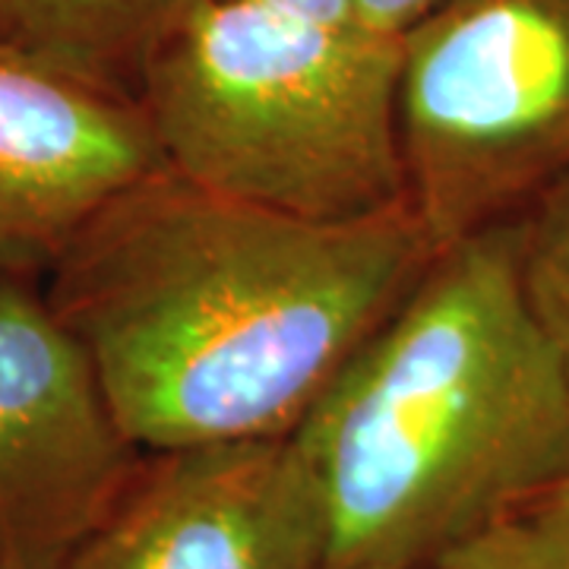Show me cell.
<instances>
[{
  "instance_id": "52a82bcc",
  "label": "cell",
  "mask_w": 569,
  "mask_h": 569,
  "mask_svg": "<svg viewBox=\"0 0 569 569\" xmlns=\"http://www.w3.org/2000/svg\"><path fill=\"white\" fill-rule=\"evenodd\" d=\"M162 164L133 96L0 44V279H48L86 224Z\"/></svg>"
},
{
  "instance_id": "4fadbf2b",
  "label": "cell",
  "mask_w": 569,
  "mask_h": 569,
  "mask_svg": "<svg viewBox=\"0 0 569 569\" xmlns=\"http://www.w3.org/2000/svg\"><path fill=\"white\" fill-rule=\"evenodd\" d=\"M529 509H535V512L548 522L550 529L557 531V535L569 545V475Z\"/></svg>"
},
{
  "instance_id": "3957f363",
  "label": "cell",
  "mask_w": 569,
  "mask_h": 569,
  "mask_svg": "<svg viewBox=\"0 0 569 569\" xmlns=\"http://www.w3.org/2000/svg\"><path fill=\"white\" fill-rule=\"evenodd\" d=\"M402 39L298 20L257 0H193L142 70L164 164L231 200L310 222L408 203Z\"/></svg>"
},
{
  "instance_id": "ba28073f",
  "label": "cell",
  "mask_w": 569,
  "mask_h": 569,
  "mask_svg": "<svg viewBox=\"0 0 569 569\" xmlns=\"http://www.w3.org/2000/svg\"><path fill=\"white\" fill-rule=\"evenodd\" d=\"M193 0H0V44L137 99L142 70Z\"/></svg>"
},
{
  "instance_id": "6da1fadb",
  "label": "cell",
  "mask_w": 569,
  "mask_h": 569,
  "mask_svg": "<svg viewBox=\"0 0 569 569\" xmlns=\"http://www.w3.org/2000/svg\"><path fill=\"white\" fill-rule=\"evenodd\" d=\"M440 250L411 203L310 222L162 164L86 224L44 279L142 452L284 437Z\"/></svg>"
},
{
  "instance_id": "9c48e42d",
  "label": "cell",
  "mask_w": 569,
  "mask_h": 569,
  "mask_svg": "<svg viewBox=\"0 0 569 569\" xmlns=\"http://www.w3.org/2000/svg\"><path fill=\"white\" fill-rule=\"evenodd\" d=\"M512 228L526 305L569 380V171Z\"/></svg>"
},
{
  "instance_id": "5b68a950",
  "label": "cell",
  "mask_w": 569,
  "mask_h": 569,
  "mask_svg": "<svg viewBox=\"0 0 569 569\" xmlns=\"http://www.w3.org/2000/svg\"><path fill=\"white\" fill-rule=\"evenodd\" d=\"M44 291L0 279V569H67L140 466Z\"/></svg>"
},
{
  "instance_id": "7c38bea8",
  "label": "cell",
  "mask_w": 569,
  "mask_h": 569,
  "mask_svg": "<svg viewBox=\"0 0 569 569\" xmlns=\"http://www.w3.org/2000/svg\"><path fill=\"white\" fill-rule=\"evenodd\" d=\"M279 13L298 17V20L323 22V26H358L355 0H257Z\"/></svg>"
},
{
  "instance_id": "7a4b0ae2",
  "label": "cell",
  "mask_w": 569,
  "mask_h": 569,
  "mask_svg": "<svg viewBox=\"0 0 569 569\" xmlns=\"http://www.w3.org/2000/svg\"><path fill=\"white\" fill-rule=\"evenodd\" d=\"M326 569H430L569 475V380L531 317L516 228L440 250L298 427Z\"/></svg>"
},
{
  "instance_id": "277c9868",
  "label": "cell",
  "mask_w": 569,
  "mask_h": 569,
  "mask_svg": "<svg viewBox=\"0 0 569 569\" xmlns=\"http://www.w3.org/2000/svg\"><path fill=\"white\" fill-rule=\"evenodd\" d=\"M408 203L437 250L569 171V0H437L402 36Z\"/></svg>"
},
{
  "instance_id": "8992f818",
  "label": "cell",
  "mask_w": 569,
  "mask_h": 569,
  "mask_svg": "<svg viewBox=\"0 0 569 569\" xmlns=\"http://www.w3.org/2000/svg\"><path fill=\"white\" fill-rule=\"evenodd\" d=\"M329 512L295 433L142 452L67 569H326Z\"/></svg>"
},
{
  "instance_id": "30bf717a",
  "label": "cell",
  "mask_w": 569,
  "mask_h": 569,
  "mask_svg": "<svg viewBox=\"0 0 569 569\" xmlns=\"http://www.w3.org/2000/svg\"><path fill=\"white\" fill-rule=\"evenodd\" d=\"M430 569H569V545L526 509L468 538Z\"/></svg>"
},
{
  "instance_id": "8fae6325",
  "label": "cell",
  "mask_w": 569,
  "mask_h": 569,
  "mask_svg": "<svg viewBox=\"0 0 569 569\" xmlns=\"http://www.w3.org/2000/svg\"><path fill=\"white\" fill-rule=\"evenodd\" d=\"M433 3L437 0H355V17L370 32L402 39Z\"/></svg>"
}]
</instances>
